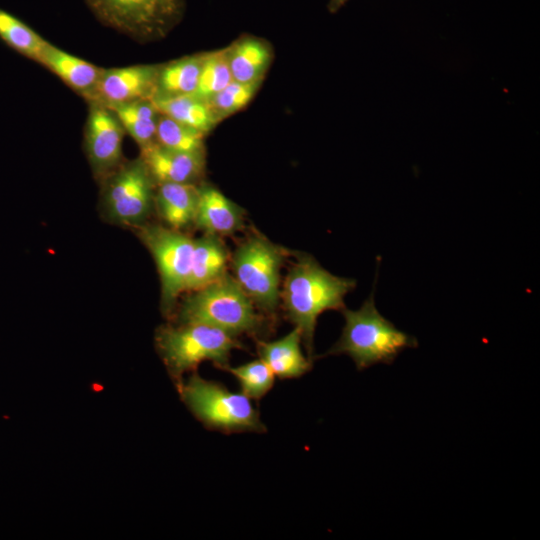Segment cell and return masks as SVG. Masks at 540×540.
Wrapping results in <instances>:
<instances>
[{
  "label": "cell",
  "instance_id": "obj_1",
  "mask_svg": "<svg viewBox=\"0 0 540 540\" xmlns=\"http://www.w3.org/2000/svg\"><path fill=\"white\" fill-rule=\"evenodd\" d=\"M356 280L339 277L324 269L305 253L297 255L285 278L280 297L289 320L300 330L307 356L312 360L318 317L328 310L345 308L344 298Z\"/></svg>",
  "mask_w": 540,
  "mask_h": 540
},
{
  "label": "cell",
  "instance_id": "obj_2",
  "mask_svg": "<svg viewBox=\"0 0 540 540\" xmlns=\"http://www.w3.org/2000/svg\"><path fill=\"white\" fill-rule=\"evenodd\" d=\"M345 320L337 342L323 355H348L358 370L383 363L392 364L406 348L418 346L417 339L382 316L374 302V293L357 310H341Z\"/></svg>",
  "mask_w": 540,
  "mask_h": 540
},
{
  "label": "cell",
  "instance_id": "obj_3",
  "mask_svg": "<svg viewBox=\"0 0 540 540\" xmlns=\"http://www.w3.org/2000/svg\"><path fill=\"white\" fill-rule=\"evenodd\" d=\"M191 292L180 306V323L206 324L235 337L257 334L264 327L263 317L256 311L255 304L228 273Z\"/></svg>",
  "mask_w": 540,
  "mask_h": 540
},
{
  "label": "cell",
  "instance_id": "obj_4",
  "mask_svg": "<svg viewBox=\"0 0 540 540\" xmlns=\"http://www.w3.org/2000/svg\"><path fill=\"white\" fill-rule=\"evenodd\" d=\"M177 385L183 402L207 428L228 434L266 431L258 410L243 393L196 373Z\"/></svg>",
  "mask_w": 540,
  "mask_h": 540
},
{
  "label": "cell",
  "instance_id": "obj_5",
  "mask_svg": "<svg viewBox=\"0 0 540 540\" xmlns=\"http://www.w3.org/2000/svg\"><path fill=\"white\" fill-rule=\"evenodd\" d=\"M156 342L170 374L176 379L203 361H211L224 369L228 366L231 352L244 348L237 337L200 323H180L177 327L161 328Z\"/></svg>",
  "mask_w": 540,
  "mask_h": 540
},
{
  "label": "cell",
  "instance_id": "obj_6",
  "mask_svg": "<svg viewBox=\"0 0 540 540\" xmlns=\"http://www.w3.org/2000/svg\"><path fill=\"white\" fill-rule=\"evenodd\" d=\"M285 250L260 233L243 240L231 257L234 278L253 303L273 314L280 300V271Z\"/></svg>",
  "mask_w": 540,
  "mask_h": 540
},
{
  "label": "cell",
  "instance_id": "obj_7",
  "mask_svg": "<svg viewBox=\"0 0 540 540\" xmlns=\"http://www.w3.org/2000/svg\"><path fill=\"white\" fill-rule=\"evenodd\" d=\"M106 25L139 41L164 37L179 19L181 0H87Z\"/></svg>",
  "mask_w": 540,
  "mask_h": 540
},
{
  "label": "cell",
  "instance_id": "obj_8",
  "mask_svg": "<svg viewBox=\"0 0 540 540\" xmlns=\"http://www.w3.org/2000/svg\"><path fill=\"white\" fill-rule=\"evenodd\" d=\"M139 230L140 239L156 262L161 281V305L168 314L185 291L194 239L180 230L161 225H145Z\"/></svg>",
  "mask_w": 540,
  "mask_h": 540
},
{
  "label": "cell",
  "instance_id": "obj_9",
  "mask_svg": "<svg viewBox=\"0 0 540 540\" xmlns=\"http://www.w3.org/2000/svg\"><path fill=\"white\" fill-rule=\"evenodd\" d=\"M104 180L103 204L112 220L138 225L149 216L155 206L156 182L140 156L121 164Z\"/></svg>",
  "mask_w": 540,
  "mask_h": 540
},
{
  "label": "cell",
  "instance_id": "obj_10",
  "mask_svg": "<svg viewBox=\"0 0 540 540\" xmlns=\"http://www.w3.org/2000/svg\"><path fill=\"white\" fill-rule=\"evenodd\" d=\"M124 134L122 124L110 108L89 103L84 146L93 173L99 178L105 179L122 164Z\"/></svg>",
  "mask_w": 540,
  "mask_h": 540
},
{
  "label": "cell",
  "instance_id": "obj_11",
  "mask_svg": "<svg viewBox=\"0 0 540 540\" xmlns=\"http://www.w3.org/2000/svg\"><path fill=\"white\" fill-rule=\"evenodd\" d=\"M159 65H132L103 68L100 80L88 103L106 107L152 99Z\"/></svg>",
  "mask_w": 540,
  "mask_h": 540
},
{
  "label": "cell",
  "instance_id": "obj_12",
  "mask_svg": "<svg viewBox=\"0 0 540 540\" xmlns=\"http://www.w3.org/2000/svg\"><path fill=\"white\" fill-rule=\"evenodd\" d=\"M157 184H196L205 171V153H188L164 148L157 143L140 150Z\"/></svg>",
  "mask_w": 540,
  "mask_h": 540
},
{
  "label": "cell",
  "instance_id": "obj_13",
  "mask_svg": "<svg viewBox=\"0 0 540 540\" xmlns=\"http://www.w3.org/2000/svg\"><path fill=\"white\" fill-rule=\"evenodd\" d=\"M194 224L205 233L230 235L243 226L244 210L214 186L201 184Z\"/></svg>",
  "mask_w": 540,
  "mask_h": 540
},
{
  "label": "cell",
  "instance_id": "obj_14",
  "mask_svg": "<svg viewBox=\"0 0 540 540\" xmlns=\"http://www.w3.org/2000/svg\"><path fill=\"white\" fill-rule=\"evenodd\" d=\"M57 75L73 91L88 101L100 80L103 68L69 54L48 43L39 62Z\"/></svg>",
  "mask_w": 540,
  "mask_h": 540
},
{
  "label": "cell",
  "instance_id": "obj_15",
  "mask_svg": "<svg viewBox=\"0 0 540 540\" xmlns=\"http://www.w3.org/2000/svg\"><path fill=\"white\" fill-rule=\"evenodd\" d=\"M301 333L294 327L288 334L274 341H258L257 351L272 370L275 377L280 379L299 378L311 370V359L306 357L301 349Z\"/></svg>",
  "mask_w": 540,
  "mask_h": 540
},
{
  "label": "cell",
  "instance_id": "obj_16",
  "mask_svg": "<svg viewBox=\"0 0 540 540\" xmlns=\"http://www.w3.org/2000/svg\"><path fill=\"white\" fill-rule=\"evenodd\" d=\"M227 56L233 81L262 83L273 52L268 42L245 35L227 47Z\"/></svg>",
  "mask_w": 540,
  "mask_h": 540
},
{
  "label": "cell",
  "instance_id": "obj_17",
  "mask_svg": "<svg viewBox=\"0 0 540 540\" xmlns=\"http://www.w3.org/2000/svg\"><path fill=\"white\" fill-rule=\"evenodd\" d=\"M228 253L220 236L210 233L194 239L190 273L185 291H195L223 277Z\"/></svg>",
  "mask_w": 540,
  "mask_h": 540
},
{
  "label": "cell",
  "instance_id": "obj_18",
  "mask_svg": "<svg viewBox=\"0 0 540 540\" xmlns=\"http://www.w3.org/2000/svg\"><path fill=\"white\" fill-rule=\"evenodd\" d=\"M156 186L154 205L165 223L170 228L180 231L194 224L198 185L160 183Z\"/></svg>",
  "mask_w": 540,
  "mask_h": 540
},
{
  "label": "cell",
  "instance_id": "obj_19",
  "mask_svg": "<svg viewBox=\"0 0 540 540\" xmlns=\"http://www.w3.org/2000/svg\"><path fill=\"white\" fill-rule=\"evenodd\" d=\"M204 55L194 54L159 65L152 99L194 94Z\"/></svg>",
  "mask_w": 540,
  "mask_h": 540
},
{
  "label": "cell",
  "instance_id": "obj_20",
  "mask_svg": "<svg viewBox=\"0 0 540 540\" xmlns=\"http://www.w3.org/2000/svg\"><path fill=\"white\" fill-rule=\"evenodd\" d=\"M151 100L161 114L203 135L219 123L208 102L194 94Z\"/></svg>",
  "mask_w": 540,
  "mask_h": 540
},
{
  "label": "cell",
  "instance_id": "obj_21",
  "mask_svg": "<svg viewBox=\"0 0 540 540\" xmlns=\"http://www.w3.org/2000/svg\"><path fill=\"white\" fill-rule=\"evenodd\" d=\"M108 108L115 113L125 133L133 138L140 150L156 143L160 112L151 99L137 100Z\"/></svg>",
  "mask_w": 540,
  "mask_h": 540
},
{
  "label": "cell",
  "instance_id": "obj_22",
  "mask_svg": "<svg viewBox=\"0 0 540 540\" xmlns=\"http://www.w3.org/2000/svg\"><path fill=\"white\" fill-rule=\"evenodd\" d=\"M0 39L23 56L39 62L49 43L12 14L0 9Z\"/></svg>",
  "mask_w": 540,
  "mask_h": 540
},
{
  "label": "cell",
  "instance_id": "obj_23",
  "mask_svg": "<svg viewBox=\"0 0 540 540\" xmlns=\"http://www.w3.org/2000/svg\"><path fill=\"white\" fill-rule=\"evenodd\" d=\"M232 81L227 47L212 52H206L202 63L198 86L194 95L208 101Z\"/></svg>",
  "mask_w": 540,
  "mask_h": 540
},
{
  "label": "cell",
  "instance_id": "obj_24",
  "mask_svg": "<svg viewBox=\"0 0 540 540\" xmlns=\"http://www.w3.org/2000/svg\"><path fill=\"white\" fill-rule=\"evenodd\" d=\"M205 135L161 114L156 129V143L181 152L205 153Z\"/></svg>",
  "mask_w": 540,
  "mask_h": 540
},
{
  "label": "cell",
  "instance_id": "obj_25",
  "mask_svg": "<svg viewBox=\"0 0 540 540\" xmlns=\"http://www.w3.org/2000/svg\"><path fill=\"white\" fill-rule=\"evenodd\" d=\"M223 370L228 371L236 378L241 393L250 399H261L274 385V373L260 358L234 367L228 365Z\"/></svg>",
  "mask_w": 540,
  "mask_h": 540
},
{
  "label": "cell",
  "instance_id": "obj_26",
  "mask_svg": "<svg viewBox=\"0 0 540 540\" xmlns=\"http://www.w3.org/2000/svg\"><path fill=\"white\" fill-rule=\"evenodd\" d=\"M261 83H240L232 81L207 102L218 120L222 121L243 109L254 97Z\"/></svg>",
  "mask_w": 540,
  "mask_h": 540
},
{
  "label": "cell",
  "instance_id": "obj_27",
  "mask_svg": "<svg viewBox=\"0 0 540 540\" xmlns=\"http://www.w3.org/2000/svg\"><path fill=\"white\" fill-rule=\"evenodd\" d=\"M347 1L348 0H329L327 8L331 13H336Z\"/></svg>",
  "mask_w": 540,
  "mask_h": 540
}]
</instances>
